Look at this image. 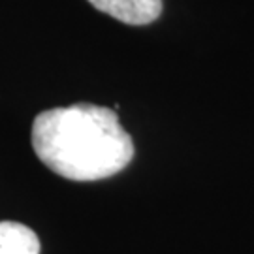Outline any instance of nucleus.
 <instances>
[{"instance_id": "1", "label": "nucleus", "mask_w": 254, "mask_h": 254, "mask_svg": "<svg viewBox=\"0 0 254 254\" xmlns=\"http://www.w3.org/2000/svg\"><path fill=\"white\" fill-rule=\"evenodd\" d=\"M32 147L51 172L70 181L108 179L134 158L117 113L94 104L42 111L32 125Z\"/></svg>"}, {"instance_id": "2", "label": "nucleus", "mask_w": 254, "mask_h": 254, "mask_svg": "<svg viewBox=\"0 0 254 254\" xmlns=\"http://www.w3.org/2000/svg\"><path fill=\"white\" fill-rule=\"evenodd\" d=\"M96 9L127 25H149L160 15L162 0H89Z\"/></svg>"}, {"instance_id": "3", "label": "nucleus", "mask_w": 254, "mask_h": 254, "mask_svg": "<svg viewBox=\"0 0 254 254\" xmlns=\"http://www.w3.org/2000/svg\"><path fill=\"white\" fill-rule=\"evenodd\" d=\"M0 254H40V239L25 224L0 222Z\"/></svg>"}]
</instances>
